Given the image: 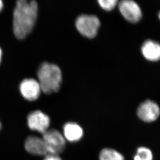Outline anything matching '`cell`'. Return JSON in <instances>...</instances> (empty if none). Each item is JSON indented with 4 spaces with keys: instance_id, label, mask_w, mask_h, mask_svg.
<instances>
[{
    "instance_id": "obj_1",
    "label": "cell",
    "mask_w": 160,
    "mask_h": 160,
    "mask_svg": "<svg viewBox=\"0 0 160 160\" xmlns=\"http://www.w3.org/2000/svg\"><path fill=\"white\" fill-rule=\"evenodd\" d=\"M38 4L35 1L17 2L13 14V30L17 38L23 39L33 30L38 16Z\"/></svg>"
},
{
    "instance_id": "obj_2",
    "label": "cell",
    "mask_w": 160,
    "mask_h": 160,
    "mask_svg": "<svg viewBox=\"0 0 160 160\" xmlns=\"http://www.w3.org/2000/svg\"><path fill=\"white\" fill-rule=\"evenodd\" d=\"M39 83L44 93L57 92L61 86L62 74L59 67L45 62L40 66L38 72Z\"/></svg>"
},
{
    "instance_id": "obj_3",
    "label": "cell",
    "mask_w": 160,
    "mask_h": 160,
    "mask_svg": "<svg viewBox=\"0 0 160 160\" xmlns=\"http://www.w3.org/2000/svg\"><path fill=\"white\" fill-rule=\"evenodd\" d=\"M76 24L82 35L92 38L97 35L100 23L96 16L82 15L77 17Z\"/></svg>"
},
{
    "instance_id": "obj_4",
    "label": "cell",
    "mask_w": 160,
    "mask_h": 160,
    "mask_svg": "<svg viewBox=\"0 0 160 160\" xmlns=\"http://www.w3.org/2000/svg\"><path fill=\"white\" fill-rule=\"evenodd\" d=\"M43 139L47 146L49 154H57L65 149L66 141L62 133L55 129H48L43 134Z\"/></svg>"
},
{
    "instance_id": "obj_5",
    "label": "cell",
    "mask_w": 160,
    "mask_h": 160,
    "mask_svg": "<svg viewBox=\"0 0 160 160\" xmlns=\"http://www.w3.org/2000/svg\"><path fill=\"white\" fill-rule=\"evenodd\" d=\"M50 123V117L40 110L32 112L28 116L27 124L29 128L42 134L49 129Z\"/></svg>"
},
{
    "instance_id": "obj_6",
    "label": "cell",
    "mask_w": 160,
    "mask_h": 160,
    "mask_svg": "<svg viewBox=\"0 0 160 160\" xmlns=\"http://www.w3.org/2000/svg\"><path fill=\"white\" fill-rule=\"evenodd\" d=\"M119 8L123 16L131 22H137L142 17L141 8L133 1H122L120 2Z\"/></svg>"
},
{
    "instance_id": "obj_7",
    "label": "cell",
    "mask_w": 160,
    "mask_h": 160,
    "mask_svg": "<svg viewBox=\"0 0 160 160\" xmlns=\"http://www.w3.org/2000/svg\"><path fill=\"white\" fill-rule=\"evenodd\" d=\"M160 115V108L159 105L150 100L144 102L138 108V116L146 122L156 121L159 118Z\"/></svg>"
},
{
    "instance_id": "obj_8",
    "label": "cell",
    "mask_w": 160,
    "mask_h": 160,
    "mask_svg": "<svg viewBox=\"0 0 160 160\" xmlns=\"http://www.w3.org/2000/svg\"><path fill=\"white\" fill-rule=\"evenodd\" d=\"M24 148L30 154L35 156H46L49 154L47 146L42 138L28 136L24 142Z\"/></svg>"
},
{
    "instance_id": "obj_9",
    "label": "cell",
    "mask_w": 160,
    "mask_h": 160,
    "mask_svg": "<svg viewBox=\"0 0 160 160\" xmlns=\"http://www.w3.org/2000/svg\"><path fill=\"white\" fill-rule=\"evenodd\" d=\"M20 91L24 98L35 101L39 97L41 89L39 82L34 79H26L20 85Z\"/></svg>"
},
{
    "instance_id": "obj_10",
    "label": "cell",
    "mask_w": 160,
    "mask_h": 160,
    "mask_svg": "<svg viewBox=\"0 0 160 160\" xmlns=\"http://www.w3.org/2000/svg\"><path fill=\"white\" fill-rule=\"evenodd\" d=\"M62 135L66 141L70 142H76L83 138L84 131L83 128L77 123L70 122L64 125Z\"/></svg>"
},
{
    "instance_id": "obj_11",
    "label": "cell",
    "mask_w": 160,
    "mask_h": 160,
    "mask_svg": "<svg viewBox=\"0 0 160 160\" xmlns=\"http://www.w3.org/2000/svg\"><path fill=\"white\" fill-rule=\"evenodd\" d=\"M141 52L146 59L151 61H157L160 60V44L158 42L147 40L141 47Z\"/></svg>"
},
{
    "instance_id": "obj_12",
    "label": "cell",
    "mask_w": 160,
    "mask_h": 160,
    "mask_svg": "<svg viewBox=\"0 0 160 160\" xmlns=\"http://www.w3.org/2000/svg\"><path fill=\"white\" fill-rule=\"evenodd\" d=\"M99 160H125L121 153L111 148L103 149L99 153Z\"/></svg>"
},
{
    "instance_id": "obj_13",
    "label": "cell",
    "mask_w": 160,
    "mask_h": 160,
    "mask_svg": "<svg viewBox=\"0 0 160 160\" xmlns=\"http://www.w3.org/2000/svg\"><path fill=\"white\" fill-rule=\"evenodd\" d=\"M153 154L151 150L145 147L138 148L134 160H152Z\"/></svg>"
},
{
    "instance_id": "obj_14",
    "label": "cell",
    "mask_w": 160,
    "mask_h": 160,
    "mask_svg": "<svg viewBox=\"0 0 160 160\" xmlns=\"http://www.w3.org/2000/svg\"><path fill=\"white\" fill-rule=\"evenodd\" d=\"M98 2L100 6L103 9L107 11L113 9L118 3V1L116 0H99Z\"/></svg>"
},
{
    "instance_id": "obj_15",
    "label": "cell",
    "mask_w": 160,
    "mask_h": 160,
    "mask_svg": "<svg viewBox=\"0 0 160 160\" xmlns=\"http://www.w3.org/2000/svg\"><path fill=\"white\" fill-rule=\"evenodd\" d=\"M43 160H62L58 155L57 154H48L45 156Z\"/></svg>"
},
{
    "instance_id": "obj_16",
    "label": "cell",
    "mask_w": 160,
    "mask_h": 160,
    "mask_svg": "<svg viewBox=\"0 0 160 160\" xmlns=\"http://www.w3.org/2000/svg\"><path fill=\"white\" fill-rule=\"evenodd\" d=\"M3 7V3L2 1L0 0V11H1Z\"/></svg>"
},
{
    "instance_id": "obj_17",
    "label": "cell",
    "mask_w": 160,
    "mask_h": 160,
    "mask_svg": "<svg viewBox=\"0 0 160 160\" xmlns=\"http://www.w3.org/2000/svg\"><path fill=\"white\" fill-rule=\"evenodd\" d=\"M2 50L1 48H0V62L1 61V58H2Z\"/></svg>"
},
{
    "instance_id": "obj_18",
    "label": "cell",
    "mask_w": 160,
    "mask_h": 160,
    "mask_svg": "<svg viewBox=\"0 0 160 160\" xmlns=\"http://www.w3.org/2000/svg\"><path fill=\"white\" fill-rule=\"evenodd\" d=\"M1 122H0V130H1Z\"/></svg>"
},
{
    "instance_id": "obj_19",
    "label": "cell",
    "mask_w": 160,
    "mask_h": 160,
    "mask_svg": "<svg viewBox=\"0 0 160 160\" xmlns=\"http://www.w3.org/2000/svg\"><path fill=\"white\" fill-rule=\"evenodd\" d=\"M159 19H160V12H159Z\"/></svg>"
}]
</instances>
